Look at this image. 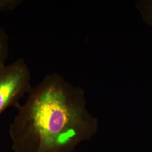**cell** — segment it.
Masks as SVG:
<instances>
[{
  "mask_svg": "<svg viewBox=\"0 0 152 152\" xmlns=\"http://www.w3.org/2000/svg\"><path fill=\"white\" fill-rule=\"evenodd\" d=\"M81 88L59 75L32 87L9 128L14 152H71L91 135L96 121L87 112Z\"/></svg>",
  "mask_w": 152,
  "mask_h": 152,
  "instance_id": "cell-1",
  "label": "cell"
},
{
  "mask_svg": "<svg viewBox=\"0 0 152 152\" xmlns=\"http://www.w3.org/2000/svg\"><path fill=\"white\" fill-rule=\"evenodd\" d=\"M31 75L25 60L20 58L0 70V115L10 107H16L19 100L32 88Z\"/></svg>",
  "mask_w": 152,
  "mask_h": 152,
  "instance_id": "cell-2",
  "label": "cell"
},
{
  "mask_svg": "<svg viewBox=\"0 0 152 152\" xmlns=\"http://www.w3.org/2000/svg\"><path fill=\"white\" fill-rule=\"evenodd\" d=\"M9 53V39L4 28L0 26V70L6 66Z\"/></svg>",
  "mask_w": 152,
  "mask_h": 152,
  "instance_id": "cell-3",
  "label": "cell"
},
{
  "mask_svg": "<svg viewBox=\"0 0 152 152\" xmlns=\"http://www.w3.org/2000/svg\"><path fill=\"white\" fill-rule=\"evenodd\" d=\"M136 7L144 22L152 26V0H139L136 2Z\"/></svg>",
  "mask_w": 152,
  "mask_h": 152,
  "instance_id": "cell-4",
  "label": "cell"
},
{
  "mask_svg": "<svg viewBox=\"0 0 152 152\" xmlns=\"http://www.w3.org/2000/svg\"><path fill=\"white\" fill-rule=\"evenodd\" d=\"M23 2V0H0V12L11 11Z\"/></svg>",
  "mask_w": 152,
  "mask_h": 152,
  "instance_id": "cell-5",
  "label": "cell"
}]
</instances>
